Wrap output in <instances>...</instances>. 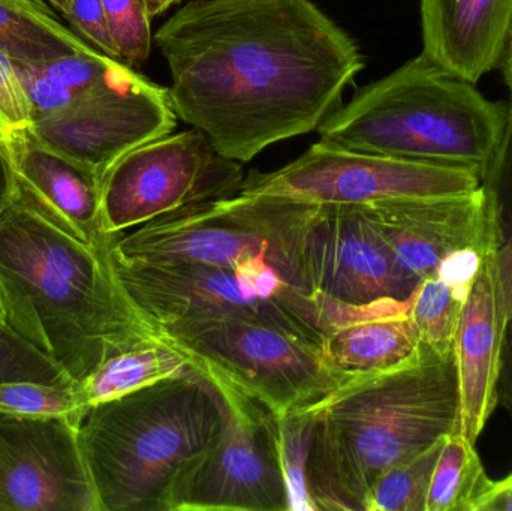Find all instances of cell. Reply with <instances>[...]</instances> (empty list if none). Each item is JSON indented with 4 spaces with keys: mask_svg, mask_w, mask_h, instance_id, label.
Returning <instances> with one entry per match:
<instances>
[{
    "mask_svg": "<svg viewBox=\"0 0 512 511\" xmlns=\"http://www.w3.org/2000/svg\"><path fill=\"white\" fill-rule=\"evenodd\" d=\"M68 21L96 50L111 59L119 60L102 0H71Z\"/></svg>",
    "mask_w": 512,
    "mask_h": 511,
    "instance_id": "1f68e13d",
    "label": "cell"
},
{
    "mask_svg": "<svg viewBox=\"0 0 512 511\" xmlns=\"http://www.w3.org/2000/svg\"><path fill=\"white\" fill-rule=\"evenodd\" d=\"M279 422L280 453L288 485L289 511H313L306 474L313 431L312 411H297L279 419Z\"/></svg>",
    "mask_w": 512,
    "mask_h": 511,
    "instance_id": "4316f807",
    "label": "cell"
},
{
    "mask_svg": "<svg viewBox=\"0 0 512 511\" xmlns=\"http://www.w3.org/2000/svg\"><path fill=\"white\" fill-rule=\"evenodd\" d=\"M17 192L87 245L110 248L117 236L105 233L102 224L101 179L89 168L48 149L30 134L9 153Z\"/></svg>",
    "mask_w": 512,
    "mask_h": 511,
    "instance_id": "e0dca14e",
    "label": "cell"
},
{
    "mask_svg": "<svg viewBox=\"0 0 512 511\" xmlns=\"http://www.w3.org/2000/svg\"><path fill=\"white\" fill-rule=\"evenodd\" d=\"M412 303V302H411ZM420 345L411 306L336 327L325 339V356L346 374L387 371L408 360Z\"/></svg>",
    "mask_w": 512,
    "mask_h": 511,
    "instance_id": "ffe728a7",
    "label": "cell"
},
{
    "mask_svg": "<svg viewBox=\"0 0 512 511\" xmlns=\"http://www.w3.org/2000/svg\"><path fill=\"white\" fill-rule=\"evenodd\" d=\"M423 53L477 84L499 68L512 30V0H421Z\"/></svg>",
    "mask_w": 512,
    "mask_h": 511,
    "instance_id": "ac0fdd59",
    "label": "cell"
},
{
    "mask_svg": "<svg viewBox=\"0 0 512 511\" xmlns=\"http://www.w3.org/2000/svg\"><path fill=\"white\" fill-rule=\"evenodd\" d=\"M155 42L177 119L242 164L318 131L364 66L354 39L310 0H191Z\"/></svg>",
    "mask_w": 512,
    "mask_h": 511,
    "instance_id": "6da1fadb",
    "label": "cell"
},
{
    "mask_svg": "<svg viewBox=\"0 0 512 511\" xmlns=\"http://www.w3.org/2000/svg\"><path fill=\"white\" fill-rule=\"evenodd\" d=\"M191 368L185 354L159 338L105 360L89 378L78 384L87 411L101 402L119 398L141 387Z\"/></svg>",
    "mask_w": 512,
    "mask_h": 511,
    "instance_id": "7402d4cb",
    "label": "cell"
},
{
    "mask_svg": "<svg viewBox=\"0 0 512 511\" xmlns=\"http://www.w3.org/2000/svg\"><path fill=\"white\" fill-rule=\"evenodd\" d=\"M18 77L29 96L33 108V119L56 113L78 98L74 90L51 75L42 63L15 62Z\"/></svg>",
    "mask_w": 512,
    "mask_h": 511,
    "instance_id": "4dcf8cb0",
    "label": "cell"
},
{
    "mask_svg": "<svg viewBox=\"0 0 512 511\" xmlns=\"http://www.w3.org/2000/svg\"><path fill=\"white\" fill-rule=\"evenodd\" d=\"M304 281L310 296L351 306L411 299L406 272L360 206L319 204L306 234Z\"/></svg>",
    "mask_w": 512,
    "mask_h": 511,
    "instance_id": "5bb4252c",
    "label": "cell"
},
{
    "mask_svg": "<svg viewBox=\"0 0 512 511\" xmlns=\"http://www.w3.org/2000/svg\"><path fill=\"white\" fill-rule=\"evenodd\" d=\"M508 117V102L487 99L474 83L426 54L363 87L318 129L343 149L483 173Z\"/></svg>",
    "mask_w": 512,
    "mask_h": 511,
    "instance_id": "5b68a950",
    "label": "cell"
},
{
    "mask_svg": "<svg viewBox=\"0 0 512 511\" xmlns=\"http://www.w3.org/2000/svg\"><path fill=\"white\" fill-rule=\"evenodd\" d=\"M207 378L224 396L227 420L177 483L168 511H289L279 417L230 384Z\"/></svg>",
    "mask_w": 512,
    "mask_h": 511,
    "instance_id": "30bf717a",
    "label": "cell"
},
{
    "mask_svg": "<svg viewBox=\"0 0 512 511\" xmlns=\"http://www.w3.org/2000/svg\"><path fill=\"white\" fill-rule=\"evenodd\" d=\"M499 68L502 69V74H504V80L507 83L508 89H510L512 99V30L507 47H505L504 56H502L501 63H499Z\"/></svg>",
    "mask_w": 512,
    "mask_h": 511,
    "instance_id": "e575fe53",
    "label": "cell"
},
{
    "mask_svg": "<svg viewBox=\"0 0 512 511\" xmlns=\"http://www.w3.org/2000/svg\"><path fill=\"white\" fill-rule=\"evenodd\" d=\"M56 9L57 12H60L62 17H65L66 20H69V15H71V0H48Z\"/></svg>",
    "mask_w": 512,
    "mask_h": 511,
    "instance_id": "8d00e7d4",
    "label": "cell"
},
{
    "mask_svg": "<svg viewBox=\"0 0 512 511\" xmlns=\"http://www.w3.org/2000/svg\"><path fill=\"white\" fill-rule=\"evenodd\" d=\"M504 312L489 249L469 288L454 341L459 378V432L477 444L498 407Z\"/></svg>",
    "mask_w": 512,
    "mask_h": 511,
    "instance_id": "2e32d148",
    "label": "cell"
},
{
    "mask_svg": "<svg viewBox=\"0 0 512 511\" xmlns=\"http://www.w3.org/2000/svg\"><path fill=\"white\" fill-rule=\"evenodd\" d=\"M33 108L14 60L0 50V146L11 153L32 131Z\"/></svg>",
    "mask_w": 512,
    "mask_h": 511,
    "instance_id": "f1b7e54d",
    "label": "cell"
},
{
    "mask_svg": "<svg viewBox=\"0 0 512 511\" xmlns=\"http://www.w3.org/2000/svg\"><path fill=\"white\" fill-rule=\"evenodd\" d=\"M318 207L276 195L239 194L204 201L117 236L108 254L134 263L218 267L267 260L283 278L307 293L304 246Z\"/></svg>",
    "mask_w": 512,
    "mask_h": 511,
    "instance_id": "52a82bcc",
    "label": "cell"
},
{
    "mask_svg": "<svg viewBox=\"0 0 512 511\" xmlns=\"http://www.w3.org/2000/svg\"><path fill=\"white\" fill-rule=\"evenodd\" d=\"M481 191L489 222V252L504 312L498 407L512 420V99L504 134L481 173Z\"/></svg>",
    "mask_w": 512,
    "mask_h": 511,
    "instance_id": "d6986e66",
    "label": "cell"
},
{
    "mask_svg": "<svg viewBox=\"0 0 512 511\" xmlns=\"http://www.w3.org/2000/svg\"><path fill=\"white\" fill-rule=\"evenodd\" d=\"M492 483L477 444L453 432L445 437L436 461L426 511H474Z\"/></svg>",
    "mask_w": 512,
    "mask_h": 511,
    "instance_id": "603a6c76",
    "label": "cell"
},
{
    "mask_svg": "<svg viewBox=\"0 0 512 511\" xmlns=\"http://www.w3.org/2000/svg\"><path fill=\"white\" fill-rule=\"evenodd\" d=\"M0 327H8L5 323V309H3L2 297H0Z\"/></svg>",
    "mask_w": 512,
    "mask_h": 511,
    "instance_id": "74e56055",
    "label": "cell"
},
{
    "mask_svg": "<svg viewBox=\"0 0 512 511\" xmlns=\"http://www.w3.org/2000/svg\"><path fill=\"white\" fill-rule=\"evenodd\" d=\"M0 50L15 62L50 63L95 47L63 26L44 0H0Z\"/></svg>",
    "mask_w": 512,
    "mask_h": 511,
    "instance_id": "44dd1931",
    "label": "cell"
},
{
    "mask_svg": "<svg viewBox=\"0 0 512 511\" xmlns=\"http://www.w3.org/2000/svg\"><path fill=\"white\" fill-rule=\"evenodd\" d=\"M108 261L126 299L155 330L176 321L243 320L324 347L336 327L358 318L357 306L304 293L267 260L218 267L134 263L108 254Z\"/></svg>",
    "mask_w": 512,
    "mask_h": 511,
    "instance_id": "8992f818",
    "label": "cell"
},
{
    "mask_svg": "<svg viewBox=\"0 0 512 511\" xmlns=\"http://www.w3.org/2000/svg\"><path fill=\"white\" fill-rule=\"evenodd\" d=\"M0 297L15 335L83 383L105 360L161 338L87 245L20 194L0 218Z\"/></svg>",
    "mask_w": 512,
    "mask_h": 511,
    "instance_id": "7a4b0ae2",
    "label": "cell"
},
{
    "mask_svg": "<svg viewBox=\"0 0 512 511\" xmlns=\"http://www.w3.org/2000/svg\"><path fill=\"white\" fill-rule=\"evenodd\" d=\"M468 285L433 275L412 294L411 318L420 342L441 357H454V341L469 293Z\"/></svg>",
    "mask_w": 512,
    "mask_h": 511,
    "instance_id": "cb8c5ba5",
    "label": "cell"
},
{
    "mask_svg": "<svg viewBox=\"0 0 512 511\" xmlns=\"http://www.w3.org/2000/svg\"><path fill=\"white\" fill-rule=\"evenodd\" d=\"M42 65L78 96L122 77L131 69L125 63L111 59L98 50L72 54Z\"/></svg>",
    "mask_w": 512,
    "mask_h": 511,
    "instance_id": "f546056e",
    "label": "cell"
},
{
    "mask_svg": "<svg viewBox=\"0 0 512 511\" xmlns=\"http://www.w3.org/2000/svg\"><path fill=\"white\" fill-rule=\"evenodd\" d=\"M474 511H512V474L493 480L489 491L477 501Z\"/></svg>",
    "mask_w": 512,
    "mask_h": 511,
    "instance_id": "d6a6232c",
    "label": "cell"
},
{
    "mask_svg": "<svg viewBox=\"0 0 512 511\" xmlns=\"http://www.w3.org/2000/svg\"><path fill=\"white\" fill-rule=\"evenodd\" d=\"M17 194V176L11 156L5 147L0 146V218Z\"/></svg>",
    "mask_w": 512,
    "mask_h": 511,
    "instance_id": "836d02e7",
    "label": "cell"
},
{
    "mask_svg": "<svg viewBox=\"0 0 512 511\" xmlns=\"http://www.w3.org/2000/svg\"><path fill=\"white\" fill-rule=\"evenodd\" d=\"M245 177L242 162L216 152L198 129L156 138L129 150L105 171V233L120 236L182 207L234 197Z\"/></svg>",
    "mask_w": 512,
    "mask_h": 511,
    "instance_id": "9c48e42d",
    "label": "cell"
},
{
    "mask_svg": "<svg viewBox=\"0 0 512 511\" xmlns=\"http://www.w3.org/2000/svg\"><path fill=\"white\" fill-rule=\"evenodd\" d=\"M80 425L0 413V511H102Z\"/></svg>",
    "mask_w": 512,
    "mask_h": 511,
    "instance_id": "4fadbf2b",
    "label": "cell"
},
{
    "mask_svg": "<svg viewBox=\"0 0 512 511\" xmlns=\"http://www.w3.org/2000/svg\"><path fill=\"white\" fill-rule=\"evenodd\" d=\"M444 440L385 471L370 489L366 511H426L433 471Z\"/></svg>",
    "mask_w": 512,
    "mask_h": 511,
    "instance_id": "d4e9b609",
    "label": "cell"
},
{
    "mask_svg": "<svg viewBox=\"0 0 512 511\" xmlns=\"http://www.w3.org/2000/svg\"><path fill=\"white\" fill-rule=\"evenodd\" d=\"M227 404L195 368L87 411L80 440L102 511H168L174 488L218 440Z\"/></svg>",
    "mask_w": 512,
    "mask_h": 511,
    "instance_id": "277c9868",
    "label": "cell"
},
{
    "mask_svg": "<svg viewBox=\"0 0 512 511\" xmlns=\"http://www.w3.org/2000/svg\"><path fill=\"white\" fill-rule=\"evenodd\" d=\"M180 0H146L147 9L150 17L155 18L164 14L170 6L176 5Z\"/></svg>",
    "mask_w": 512,
    "mask_h": 511,
    "instance_id": "d590c367",
    "label": "cell"
},
{
    "mask_svg": "<svg viewBox=\"0 0 512 511\" xmlns=\"http://www.w3.org/2000/svg\"><path fill=\"white\" fill-rule=\"evenodd\" d=\"M120 62L143 65L152 50V17L146 0H102Z\"/></svg>",
    "mask_w": 512,
    "mask_h": 511,
    "instance_id": "83f0119b",
    "label": "cell"
},
{
    "mask_svg": "<svg viewBox=\"0 0 512 511\" xmlns=\"http://www.w3.org/2000/svg\"><path fill=\"white\" fill-rule=\"evenodd\" d=\"M400 266L418 281L463 252L486 254L489 222L481 186L462 194L360 204Z\"/></svg>",
    "mask_w": 512,
    "mask_h": 511,
    "instance_id": "9a60e30c",
    "label": "cell"
},
{
    "mask_svg": "<svg viewBox=\"0 0 512 511\" xmlns=\"http://www.w3.org/2000/svg\"><path fill=\"white\" fill-rule=\"evenodd\" d=\"M176 125L168 89L129 69L68 107L33 119L32 135L102 180L120 156L171 134Z\"/></svg>",
    "mask_w": 512,
    "mask_h": 511,
    "instance_id": "7c38bea8",
    "label": "cell"
},
{
    "mask_svg": "<svg viewBox=\"0 0 512 511\" xmlns=\"http://www.w3.org/2000/svg\"><path fill=\"white\" fill-rule=\"evenodd\" d=\"M306 410L313 414L306 470L313 511H366L385 471L459 432L456 360L420 342L400 365L357 375Z\"/></svg>",
    "mask_w": 512,
    "mask_h": 511,
    "instance_id": "3957f363",
    "label": "cell"
},
{
    "mask_svg": "<svg viewBox=\"0 0 512 511\" xmlns=\"http://www.w3.org/2000/svg\"><path fill=\"white\" fill-rule=\"evenodd\" d=\"M0 413L20 417L68 416L83 422L87 410L77 387L17 380L0 383Z\"/></svg>",
    "mask_w": 512,
    "mask_h": 511,
    "instance_id": "484cf974",
    "label": "cell"
},
{
    "mask_svg": "<svg viewBox=\"0 0 512 511\" xmlns=\"http://www.w3.org/2000/svg\"><path fill=\"white\" fill-rule=\"evenodd\" d=\"M156 332L192 368L230 384L279 419L313 407L357 377L334 368L324 347L252 321H176Z\"/></svg>",
    "mask_w": 512,
    "mask_h": 511,
    "instance_id": "ba28073f",
    "label": "cell"
},
{
    "mask_svg": "<svg viewBox=\"0 0 512 511\" xmlns=\"http://www.w3.org/2000/svg\"><path fill=\"white\" fill-rule=\"evenodd\" d=\"M480 186L481 173L474 168L357 152L319 140L279 170L251 171L240 194L360 206L400 198L462 194Z\"/></svg>",
    "mask_w": 512,
    "mask_h": 511,
    "instance_id": "8fae6325",
    "label": "cell"
}]
</instances>
